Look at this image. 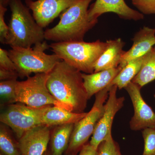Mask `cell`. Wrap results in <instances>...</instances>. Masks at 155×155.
I'll return each mask as SVG.
<instances>
[{"mask_svg":"<svg viewBox=\"0 0 155 155\" xmlns=\"http://www.w3.org/2000/svg\"><path fill=\"white\" fill-rule=\"evenodd\" d=\"M11 1L12 0H0V5L7 8V6L9 5Z\"/></svg>","mask_w":155,"mask_h":155,"instance_id":"30","label":"cell"},{"mask_svg":"<svg viewBox=\"0 0 155 155\" xmlns=\"http://www.w3.org/2000/svg\"><path fill=\"white\" fill-rule=\"evenodd\" d=\"M132 4L143 14H155V0H131Z\"/></svg>","mask_w":155,"mask_h":155,"instance_id":"25","label":"cell"},{"mask_svg":"<svg viewBox=\"0 0 155 155\" xmlns=\"http://www.w3.org/2000/svg\"><path fill=\"white\" fill-rule=\"evenodd\" d=\"M2 155V154H1V155Z\"/></svg>","mask_w":155,"mask_h":155,"instance_id":"35","label":"cell"},{"mask_svg":"<svg viewBox=\"0 0 155 155\" xmlns=\"http://www.w3.org/2000/svg\"><path fill=\"white\" fill-rule=\"evenodd\" d=\"M132 46L125 51L119 67L122 69L134 59L140 58L147 54L155 45V28L144 26L139 31L132 39Z\"/></svg>","mask_w":155,"mask_h":155,"instance_id":"14","label":"cell"},{"mask_svg":"<svg viewBox=\"0 0 155 155\" xmlns=\"http://www.w3.org/2000/svg\"><path fill=\"white\" fill-rule=\"evenodd\" d=\"M144 56L134 59L127 63L121 69L110 85H116L119 90L125 88L138 74L141 68Z\"/></svg>","mask_w":155,"mask_h":155,"instance_id":"20","label":"cell"},{"mask_svg":"<svg viewBox=\"0 0 155 155\" xmlns=\"http://www.w3.org/2000/svg\"><path fill=\"white\" fill-rule=\"evenodd\" d=\"M9 33L6 45L11 48H29L44 41L45 31L31 14L30 9L21 0H12Z\"/></svg>","mask_w":155,"mask_h":155,"instance_id":"3","label":"cell"},{"mask_svg":"<svg viewBox=\"0 0 155 155\" xmlns=\"http://www.w3.org/2000/svg\"><path fill=\"white\" fill-rule=\"evenodd\" d=\"M19 77L18 72L0 69V80L2 81L17 79Z\"/></svg>","mask_w":155,"mask_h":155,"instance_id":"28","label":"cell"},{"mask_svg":"<svg viewBox=\"0 0 155 155\" xmlns=\"http://www.w3.org/2000/svg\"><path fill=\"white\" fill-rule=\"evenodd\" d=\"M97 155H122L113 137L102 142L98 147Z\"/></svg>","mask_w":155,"mask_h":155,"instance_id":"24","label":"cell"},{"mask_svg":"<svg viewBox=\"0 0 155 155\" xmlns=\"http://www.w3.org/2000/svg\"><path fill=\"white\" fill-rule=\"evenodd\" d=\"M80 0H25L26 6L41 27L44 28L64 11Z\"/></svg>","mask_w":155,"mask_h":155,"instance_id":"11","label":"cell"},{"mask_svg":"<svg viewBox=\"0 0 155 155\" xmlns=\"http://www.w3.org/2000/svg\"><path fill=\"white\" fill-rule=\"evenodd\" d=\"M48 76V73H37L34 76L27 77L26 80L17 81L16 103L34 108L57 106L69 110L50 92L47 86Z\"/></svg>","mask_w":155,"mask_h":155,"instance_id":"6","label":"cell"},{"mask_svg":"<svg viewBox=\"0 0 155 155\" xmlns=\"http://www.w3.org/2000/svg\"><path fill=\"white\" fill-rule=\"evenodd\" d=\"M142 133L144 140L142 155H155V129L146 128Z\"/></svg>","mask_w":155,"mask_h":155,"instance_id":"23","label":"cell"},{"mask_svg":"<svg viewBox=\"0 0 155 155\" xmlns=\"http://www.w3.org/2000/svg\"><path fill=\"white\" fill-rule=\"evenodd\" d=\"M116 85L111 87L104 105V111L92 135L90 144L96 150L104 140L112 137V127L114 117L124 106L125 97H118Z\"/></svg>","mask_w":155,"mask_h":155,"instance_id":"9","label":"cell"},{"mask_svg":"<svg viewBox=\"0 0 155 155\" xmlns=\"http://www.w3.org/2000/svg\"><path fill=\"white\" fill-rule=\"evenodd\" d=\"M0 69L17 72L16 65L9 57L8 51L2 48H0Z\"/></svg>","mask_w":155,"mask_h":155,"instance_id":"26","label":"cell"},{"mask_svg":"<svg viewBox=\"0 0 155 155\" xmlns=\"http://www.w3.org/2000/svg\"><path fill=\"white\" fill-rule=\"evenodd\" d=\"M50 48L45 41L35 45L33 48H12L9 57L16 65L19 77H29L32 73H49L56 64L62 61L58 56L45 54Z\"/></svg>","mask_w":155,"mask_h":155,"instance_id":"5","label":"cell"},{"mask_svg":"<svg viewBox=\"0 0 155 155\" xmlns=\"http://www.w3.org/2000/svg\"><path fill=\"white\" fill-rule=\"evenodd\" d=\"M141 88L132 81L125 88L130 97L134 110V114L130 122V128L134 131L147 128L155 129V113L142 96Z\"/></svg>","mask_w":155,"mask_h":155,"instance_id":"10","label":"cell"},{"mask_svg":"<svg viewBox=\"0 0 155 155\" xmlns=\"http://www.w3.org/2000/svg\"><path fill=\"white\" fill-rule=\"evenodd\" d=\"M17 79L2 81L0 82V95L4 102L9 104L16 103Z\"/></svg>","mask_w":155,"mask_h":155,"instance_id":"22","label":"cell"},{"mask_svg":"<svg viewBox=\"0 0 155 155\" xmlns=\"http://www.w3.org/2000/svg\"><path fill=\"white\" fill-rule=\"evenodd\" d=\"M7 11L6 7L0 5V42L4 45H6L9 33V27L5 20Z\"/></svg>","mask_w":155,"mask_h":155,"instance_id":"27","label":"cell"},{"mask_svg":"<svg viewBox=\"0 0 155 155\" xmlns=\"http://www.w3.org/2000/svg\"><path fill=\"white\" fill-rule=\"evenodd\" d=\"M110 85L95 94V100L91 110L80 121L74 124L68 147V153H76L85 144L94 132L97 124L104 111Z\"/></svg>","mask_w":155,"mask_h":155,"instance_id":"8","label":"cell"},{"mask_svg":"<svg viewBox=\"0 0 155 155\" xmlns=\"http://www.w3.org/2000/svg\"><path fill=\"white\" fill-rule=\"evenodd\" d=\"M155 80V52L153 47L144 56L140 70L132 82L142 87Z\"/></svg>","mask_w":155,"mask_h":155,"instance_id":"19","label":"cell"},{"mask_svg":"<svg viewBox=\"0 0 155 155\" xmlns=\"http://www.w3.org/2000/svg\"><path fill=\"white\" fill-rule=\"evenodd\" d=\"M87 113H76L57 106H49L43 116V124L49 127L75 124L86 116Z\"/></svg>","mask_w":155,"mask_h":155,"instance_id":"17","label":"cell"},{"mask_svg":"<svg viewBox=\"0 0 155 155\" xmlns=\"http://www.w3.org/2000/svg\"><path fill=\"white\" fill-rule=\"evenodd\" d=\"M44 155H51V153H50L49 152H48V151H46L45 153L44 154Z\"/></svg>","mask_w":155,"mask_h":155,"instance_id":"31","label":"cell"},{"mask_svg":"<svg viewBox=\"0 0 155 155\" xmlns=\"http://www.w3.org/2000/svg\"><path fill=\"white\" fill-rule=\"evenodd\" d=\"M153 50L154 51V52H155V47H153Z\"/></svg>","mask_w":155,"mask_h":155,"instance_id":"33","label":"cell"},{"mask_svg":"<svg viewBox=\"0 0 155 155\" xmlns=\"http://www.w3.org/2000/svg\"><path fill=\"white\" fill-rule=\"evenodd\" d=\"M107 41L98 40L92 42L84 41L59 42L51 44L50 48L62 61L86 74L94 72L98 59L107 48Z\"/></svg>","mask_w":155,"mask_h":155,"instance_id":"4","label":"cell"},{"mask_svg":"<svg viewBox=\"0 0 155 155\" xmlns=\"http://www.w3.org/2000/svg\"><path fill=\"white\" fill-rule=\"evenodd\" d=\"M93 1L80 0L64 11L58 24L45 31V39L55 42L84 41L87 32L98 22L89 18V6Z\"/></svg>","mask_w":155,"mask_h":155,"instance_id":"2","label":"cell"},{"mask_svg":"<svg viewBox=\"0 0 155 155\" xmlns=\"http://www.w3.org/2000/svg\"><path fill=\"white\" fill-rule=\"evenodd\" d=\"M78 155H97V151L90 143L84 144L81 149Z\"/></svg>","mask_w":155,"mask_h":155,"instance_id":"29","label":"cell"},{"mask_svg":"<svg viewBox=\"0 0 155 155\" xmlns=\"http://www.w3.org/2000/svg\"><path fill=\"white\" fill-rule=\"evenodd\" d=\"M154 97H155V92L154 94Z\"/></svg>","mask_w":155,"mask_h":155,"instance_id":"34","label":"cell"},{"mask_svg":"<svg viewBox=\"0 0 155 155\" xmlns=\"http://www.w3.org/2000/svg\"><path fill=\"white\" fill-rule=\"evenodd\" d=\"M114 13L120 18L138 21L143 19V14L130 8L124 0H96L88 9L90 20H98V18L105 13Z\"/></svg>","mask_w":155,"mask_h":155,"instance_id":"12","label":"cell"},{"mask_svg":"<svg viewBox=\"0 0 155 155\" xmlns=\"http://www.w3.org/2000/svg\"><path fill=\"white\" fill-rule=\"evenodd\" d=\"M47 86L51 94L69 110L84 113L89 99L80 71L61 61L48 73Z\"/></svg>","mask_w":155,"mask_h":155,"instance_id":"1","label":"cell"},{"mask_svg":"<svg viewBox=\"0 0 155 155\" xmlns=\"http://www.w3.org/2000/svg\"><path fill=\"white\" fill-rule=\"evenodd\" d=\"M107 48L95 64L94 72L117 68L120 64L125 51L123 50L125 42L120 38L107 40Z\"/></svg>","mask_w":155,"mask_h":155,"instance_id":"15","label":"cell"},{"mask_svg":"<svg viewBox=\"0 0 155 155\" xmlns=\"http://www.w3.org/2000/svg\"><path fill=\"white\" fill-rule=\"evenodd\" d=\"M74 124L57 126L51 136V155H63L68 149Z\"/></svg>","mask_w":155,"mask_h":155,"instance_id":"18","label":"cell"},{"mask_svg":"<svg viewBox=\"0 0 155 155\" xmlns=\"http://www.w3.org/2000/svg\"><path fill=\"white\" fill-rule=\"evenodd\" d=\"M68 155H76V153H68Z\"/></svg>","mask_w":155,"mask_h":155,"instance_id":"32","label":"cell"},{"mask_svg":"<svg viewBox=\"0 0 155 155\" xmlns=\"http://www.w3.org/2000/svg\"><path fill=\"white\" fill-rule=\"evenodd\" d=\"M7 125L0 126V150L2 155H21L18 143L12 137Z\"/></svg>","mask_w":155,"mask_h":155,"instance_id":"21","label":"cell"},{"mask_svg":"<svg viewBox=\"0 0 155 155\" xmlns=\"http://www.w3.org/2000/svg\"><path fill=\"white\" fill-rule=\"evenodd\" d=\"M48 107L34 108L20 103L9 104L0 116V121L11 127L18 139L28 130L43 125L42 117Z\"/></svg>","mask_w":155,"mask_h":155,"instance_id":"7","label":"cell"},{"mask_svg":"<svg viewBox=\"0 0 155 155\" xmlns=\"http://www.w3.org/2000/svg\"><path fill=\"white\" fill-rule=\"evenodd\" d=\"M51 139L50 127L45 125L32 128L18 141L21 155H44Z\"/></svg>","mask_w":155,"mask_h":155,"instance_id":"13","label":"cell"},{"mask_svg":"<svg viewBox=\"0 0 155 155\" xmlns=\"http://www.w3.org/2000/svg\"><path fill=\"white\" fill-rule=\"evenodd\" d=\"M121 69L118 67L114 69L94 72L92 74L82 73L84 85L89 99L94 95L110 85Z\"/></svg>","mask_w":155,"mask_h":155,"instance_id":"16","label":"cell"}]
</instances>
